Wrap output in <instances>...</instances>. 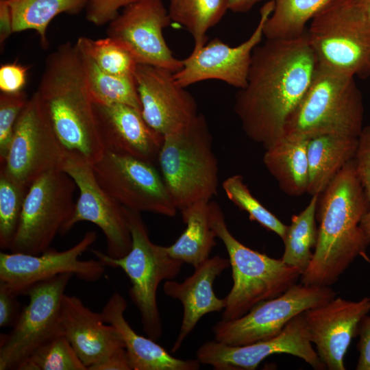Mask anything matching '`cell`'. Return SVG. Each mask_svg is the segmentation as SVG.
Listing matches in <instances>:
<instances>
[{
	"label": "cell",
	"instance_id": "6da1fadb",
	"mask_svg": "<svg viewBox=\"0 0 370 370\" xmlns=\"http://www.w3.org/2000/svg\"><path fill=\"white\" fill-rule=\"evenodd\" d=\"M317 67L306 32L259 44L252 53L247 84L238 89L234 106L247 136L264 149L281 138Z\"/></svg>",
	"mask_w": 370,
	"mask_h": 370
},
{
	"label": "cell",
	"instance_id": "7a4b0ae2",
	"mask_svg": "<svg viewBox=\"0 0 370 370\" xmlns=\"http://www.w3.org/2000/svg\"><path fill=\"white\" fill-rule=\"evenodd\" d=\"M369 207L352 159L319 196L317 241L301 284L330 286L358 256H365L370 241L360 224Z\"/></svg>",
	"mask_w": 370,
	"mask_h": 370
},
{
	"label": "cell",
	"instance_id": "3957f363",
	"mask_svg": "<svg viewBox=\"0 0 370 370\" xmlns=\"http://www.w3.org/2000/svg\"><path fill=\"white\" fill-rule=\"evenodd\" d=\"M66 155L93 164L102 156L94 104L76 43L59 45L46 58L36 91Z\"/></svg>",
	"mask_w": 370,
	"mask_h": 370
},
{
	"label": "cell",
	"instance_id": "277c9868",
	"mask_svg": "<svg viewBox=\"0 0 370 370\" xmlns=\"http://www.w3.org/2000/svg\"><path fill=\"white\" fill-rule=\"evenodd\" d=\"M363 121V98L355 77L318 64L308 90L285 123L283 136L359 138Z\"/></svg>",
	"mask_w": 370,
	"mask_h": 370
},
{
	"label": "cell",
	"instance_id": "5b68a950",
	"mask_svg": "<svg viewBox=\"0 0 370 370\" xmlns=\"http://www.w3.org/2000/svg\"><path fill=\"white\" fill-rule=\"evenodd\" d=\"M210 208L211 225L227 250L233 280L224 297L221 320L240 318L258 304L282 295L296 284L301 275L298 269L241 243L229 230L220 206L210 201Z\"/></svg>",
	"mask_w": 370,
	"mask_h": 370
},
{
	"label": "cell",
	"instance_id": "8992f818",
	"mask_svg": "<svg viewBox=\"0 0 370 370\" xmlns=\"http://www.w3.org/2000/svg\"><path fill=\"white\" fill-rule=\"evenodd\" d=\"M158 162L161 175L177 209L210 201L218 191L219 163L204 114L183 130L163 136Z\"/></svg>",
	"mask_w": 370,
	"mask_h": 370
},
{
	"label": "cell",
	"instance_id": "52a82bcc",
	"mask_svg": "<svg viewBox=\"0 0 370 370\" xmlns=\"http://www.w3.org/2000/svg\"><path fill=\"white\" fill-rule=\"evenodd\" d=\"M124 209L132 239L130 251L119 258L97 249L91 252L106 267L119 268L127 275L132 285L129 294L139 312L143 330L156 341L162 334L157 301L158 286L162 281L175 278L184 263L171 257L165 246L151 242L140 212Z\"/></svg>",
	"mask_w": 370,
	"mask_h": 370
},
{
	"label": "cell",
	"instance_id": "ba28073f",
	"mask_svg": "<svg viewBox=\"0 0 370 370\" xmlns=\"http://www.w3.org/2000/svg\"><path fill=\"white\" fill-rule=\"evenodd\" d=\"M318 64L365 79L370 77V21L357 0H334L306 29Z\"/></svg>",
	"mask_w": 370,
	"mask_h": 370
},
{
	"label": "cell",
	"instance_id": "9c48e42d",
	"mask_svg": "<svg viewBox=\"0 0 370 370\" xmlns=\"http://www.w3.org/2000/svg\"><path fill=\"white\" fill-rule=\"evenodd\" d=\"M76 187L62 169L49 171L36 180L26 194L10 251L38 255L49 249L58 234L64 235L73 214Z\"/></svg>",
	"mask_w": 370,
	"mask_h": 370
},
{
	"label": "cell",
	"instance_id": "30bf717a",
	"mask_svg": "<svg viewBox=\"0 0 370 370\" xmlns=\"http://www.w3.org/2000/svg\"><path fill=\"white\" fill-rule=\"evenodd\" d=\"M73 275L64 273L39 282L27 293V304L0 339V370L17 369L38 348L64 334L62 304Z\"/></svg>",
	"mask_w": 370,
	"mask_h": 370
},
{
	"label": "cell",
	"instance_id": "8fae6325",
	"mask_svg": "<svg viewBox=\"0 0 370 370\" xmlns=\"http://www.w3.org/2000/svg\"><path fill=\"white\" fill-rule=\"evenodd\" d=\"M66 156L35 92L18 118L0 172L29 188L45 173L62 169Z\"/></svg>",
	"mask_w": 370,
	"mask_h": 370
},
{
	"label": "cell",
	"instance_id": "7c38bea8",
	"mask_svg": "<svg viewBox=\"0 0 370 370\" xmlns=\"http://www.w3.org/2000/svg\"><path fill=\"white\" fill-rule=\"evenodd\" d=\"M336 297L330 286L295 284L282 295L262 301L240 318L218 321L214 340L241 346L278 335L295 316L328 302Z\"/></svg>",
	"mask_w": 370,
	"mask_h": 370
},
{
	"label": "cell",
	"instance_id": "4fadbf2b",
	"mask_svg": "<svg viewBox=\"0 0 370 370\" xmlns=\"http://www.w3.org/2000/svg\"><path fill=\"white\" fill-rule=\"evenodd\" d=\"M92 166L100 185L122 206L140 213L176 215L177 209L152 163L104 151Z\"/></svg>",
	"mask_w": 370,
	"mask_h": 370
},
{
	"label": "cell",
	"instance_id": "5bb4252c",
	"mask_svg": "<svg viewBox=\"0 0 370 370\" xmlns=\"http://www.w3.org/2000/svg\"><path fill=\"white\" fill-rule=\"evenodd\" d=\"M95 231H88L75 245L64 251L48 249L38 255L0 253V286L19 296L26 295L36 284L64 273L86 282L101 279L106 266L97 260H82L79 256L96 241Z\"/></svg>",
	"mask_w": 370,
	"mask_h": 370
},
{
	"label": "cell",
	"instance_id": "9a60e30c",
	"mask_svg": "<svg viewBox=\"0 0 370 370\" xmlns=\"http://www.w3.org/2000/svg\"><path fill=\"white\" fill-rule=\"evenodd\" d=\"M62 170L72 177L79 192L64 234L78 222H90L103 232L108 256L115 258L125 256L131 249L132 239L124 207L100 185L90 163L66 155Z\"/></svg>",
	"mask_w": 370,
	"mask_h": 370
},
{
	"label": "cell",
	"instance_id": "2e32d148",
	"mask_svg": "<svg viewBox=\"0 0 370 370\" xmlns=\"http://www.w3.org/2000/svg\"><path fill=\"white\" fill-rule=\"evenodd\" d=\"M162 0H141L124 8L108 25L107 35L126 49L138 64H149L173 73L183 66L163 36L171 23Z\"/></svg>",
	"mask_w": 370,
	"mask_h": 370
},
{
	"label": "cell",
	"instance_id": "e0dca14e",
	"mask_svg": "<svg viewBox=\"0 0 370 370\" xmlns=\"http://www.w3.org/2000/svg\"><path fill=\"white\" fill-rule=\"evenodd\" d=\"M275 354L297 356L314 369H326L312 347L303 312L293 318L273 338L241 346L208 341L199 346L196 356L201 364L210 365L216 370H254Z\"/></svg>",
	"mask_w": 370,
	"mask_h": 370
},
{
	"label": "cell",
	"instance_id": "ac0fdd59",
	"mask_svg": "<svg viewBox=\"0 0 370 370\" xmlns=\"http://www.w3.org/2000/svg\"><path fill=\"white\" fill-rule=\"evenodd\" d=\"M273 8V0L262 7L256 27L239 45L232 47L215 38L193 50L182 60V68L173 73L177 84L186 88L199 82L218 79L238 89L243 88L247 84L253 51L261 42L264 23Z\"/></svg>",
	"mask_w": 370,
	"mask_h": 370
},
{
	"label": "cell",
	"instance_id": "d6986e66",
	"mask_svg": "<svg viewBox=\"0 0 370 370\" xmlns=\"http://www.w3.org/2000/svg\"><path fill=\"white\" fill-rule=\"evenodd\" d=\"M173 73L143 64H138L134 73L142 116L163 136L183 130L199 114L195 98L177 84Z\"/></svg>",
	"mask_w": 370,
	"mask_h": 370
},
{
	"label": "cell",
	"instance_id": "ffe728a7",
	"mask_svg": "<svg viewBox=\"0 0 370 370\" xmlns=\"http://www.w3.org/2000/svg\"><path fill=\"white\" fill-rule=\"evenodd\" d=\"M370 311V297L359 301L334 297L303 312L312 343L329 370H345L344 358L358 336L361 319Z\"/></svg>",
	"mask_w": 370,
	"mask_h": 370
},
{
	"label": "cell",
	"instance_id": "44dd1931",
	"mask_svg": "<svg viewBox=\"0 0 370 370\" xmlns=\"http://www.w3.org/2000/svg\"><path fill=\"white\" fill-rule=\"evenodd\" d=\"M93 104L97 132L104 151L152 164L158 161L163 136L148 125L140 110L120 103Z\"/></svg>",
	"mask_w": 370,
	"mask_h": 370
},
{
	"label": "cell",
	"instance_id": "7402d4cb",
	"mask_svg": "<svg viewBox=\"0 0 370 370\" xmlns=\"http://www.w3.org/2000/svg\"><path fill=\"white\" fill-rule=\"evenodd\" d=\"M62 323L64 335L88 370L125 347L116 329L103 321L101 312L86 306L77 296L64 294Z\"/></svg>",
	"mask_w": 370,
	"mask_h": 370
},
{
	"label": "cell",
	"instance_id": "603a6c76",
	"mask_svg": "<svg viewBox=\"0 0 370 370\" xmlns=\"http://www.w3.org/2000/svg\"><path fill=\"white\" fill-rule=\"evenodd\" d=\"M229 267L228 258L214 256L195 268L193 273L183 282L173 280L164 282L165 295L178 299L183 308L182 324L171 348L172 352L175 353L180 349L203 316L223 310L225 299L217 297L213 285L216 278Z\"/></svg>",
	"mask_w": 370,
	"mask_h": 370
},
{
	"label": "cell",
	"instance_id": "cb8c5ba5",
	"mask_svg": "<svg viewBox=\"0 0 370 370\" xmlns=\"http://www.w3.org/2000/svg\"><path fill=\"white\" fill-rule=\"evenodd\" d=\"M126 299L114 292L103 306V321L112 325L121 334L127 352L132 370H197L196 359L182 360L171 355L156 341L137 334L125 317Z\"/></svg>",
	"mask_w": 370,
	"mask_h": 370
},
{
	"label": "cell",
	"instance_id": "d4e9b609",
	"mask_svg": "<svg viewBox=\"0 0 370 370\" xmlns=\"http://www.w3.org/2000/svg\"><path fill=\"white\" fill-rule=\"evenodd\" d=\"M308 140L305 138L283 136L265 149L262 158L265 167L280 189L289 196L298 197L307 193Z\"/></svg>",
	"mask_w": 370,
	"mask_h": 370
},
{
	"label": "cell",
	"instance_id": "484cf974",
	"mask_svg": "<svg viewBox=\"0 0 370 370\" xmlns=\"http://www.w3.org/2000/svg\"><path fill=\"white\" fill-rule=\"evenodd\" d=\"M358 143L359 138L334 134L310 139L307 193L312 196L321 194L343 167L354 158Z\"/></svg>",
	"mask_w": 370,
	"mask_h": 370
},
{
	"label": "cell",
	"instance_id": "4316f807",
	"mask_svg": "<svg viewBox=\"0 0 370 370\" xmlns=\"http://www.w3.org/2000/svg\"><path fill=\"white\" fill-rule=\"evenodd\" d=\"M210 201H199L181 210L186 227L174 243L165 246L171 257L192 265L194 269L210 258L216 245L217 236L211 225Z\"/></svg>",
	"mask_w": 370,
	"mask_h": 370
},
{
	"label": "cell",
	"instance_id": "83f0119b",
	"mask_svg": "<svg viewBox=\"0 0 370 370\" xmlns=\"http://www.w3.org/2000/svg\"><path fill=\"white\" fill-rule=\"evenodd\" d=\"M88 0H8L12 16L13 32L34 30L40 45L47 49V28L60 14L75 15L86 9Z\"/></svg>",
	"mask_w": 370,
	"mask_h": 370
},
{
	"label": "cell",
	"instance_id": "f1b7e54d",
	"mask_svg": "<svg viewBox=\"0 0 370 370\" xmlns=\"http://www.w3.org/2000/svg\"><path fill=\"white\" fill-rule=\"evenodd\" d=\"M334 0H273L272 13L264 25L267 39H293L304 34L306 23Z\"/></svg>",
	"mask_w": 370,
	"mask_h": 370
},
{
	"label": "cell",
	"instance_id": "f546056e",
	"mask_svg": "<svg viewBox=\"0 0 370 370\" xmlns=\"http://www.w3.org/2000/svg\"><path fill=\"white\" fill-rule=\"evenodd\" d=\"M229 10L228 0H169L171 21L185 27L194 40L193 50L207 42V32L217 25Z\"/></svg>",
	"mask_w": 370,
	"mask_h": 370
},
{
	"label": "cell",
	"instance_id": "4dcf8cb0",
	"mask_svg": "<svg viewBox=\"0 0 370 370\" xmlns=\"http://www.w3.org/2000/svg\"><path fill=\"white\" fill-rule=\"evenodd\" d=\"M319 195H314L307 206L298 214L293 215L291 225L282 240L284 245L282 260L288 265L298 269L301 274L308 267L315 248L318 227L316 212Z\"/></svg>",
	"mask_w": 370,
	"mask_h": 370
},
{
	"label": "cell",
	"instance_id": "1f68e13d",
	"mask_svg": "<svg viewBox=\"0 0 370 370\" xmlns=\"http://www.w3.org/2000/svg\"><path fill=\"white\" fill-rule=\"evenodd\" d=\"M80 52L89 92L94 103L125 104L141 111L134 76H119L108 73L102 71L90 57L82 51Z\"/></svg>",
	"mask_w": 370,
	"mask_h": 370
},
{
	"label": "cell",
	"instance_id": "d6a6232c",
	"mask_svg": "<svg viewBox=\"0 0 370 370\" xmlns=\"http://www.w3.org/2000/svg\"><path fill=\"white\" fill-rule=\"evenodd\" d=\"M77 47L90 57L103 71L119 76H134L138 64L134 57L112 38L79 37Z\"/></svg>",
	"mask_w": 370,
	"mask_h": 370
},
{
	"label": "cell",
	"instance_id": "836d02e7",
	"mask_svg": "<svg viewBox=\"0 0 370 370\" xmlns=\"http://www.w3.org/2000/svg\"><path fill=\"white\" fill-rule=\"evenodd\" d=\"M222 187L227 198L239 209L246 212L251 221L257 222L284 239L288 225L253 196L241 175L228 177L223 181Z\"/></svg>",
	"mask_w": 370,
	"mask_h": 370
},
{
	"label": "cell",
	"instance_id": "e575fe53",
	"mask_svg": "<svg viewBox=\"0 0 370 370\" xmlns=\"http://www.w3.org/2000/svg\"><path fill=\"white\" fill-rule=\"evenodd\" d=\"M18 370H88L64 334L34 352Z\"/></svg>",
	"mask_w": 370,
	"mask_h": 370
},
{
	"label": "cell",
	"instance_id": "d590c367",
	"mask_svg": "<svg viewBox=\"0 0 370 370\" xmlns=\"http://www.w3.org/2000/svg\"><path fill=\"white\" fill-rule=\"evenodd\" d=\"M28 188L0 172V247L2 249L11 248Z\"/></svg>",
	"mask_w": 370,
	"mask_h": 370
},
{
	"label": "cell",
	"instance_id": "8d00e7d4",
	"mask_svg": "<svg viewBox=\"0 0 370 370\" xmlns=\"http://www.w3.org/2000/svg\"><path fill=\"white\" fill-rule=\"evenodd\" d=\"M29 99L23 90L16 93L0 95V162L7 156L14 127Z\"/></svg>",
	"mask_w": 370,
	"mask_h": 370
},
{
	"label": "cell",
	"instance_id": "74e56055",
	"mask_svg": "<svg viewBox=\"0 0 370 370\" xmlns=\"http://www.w3.org/2000/svg\"><path fill=\"white\" fill-rule=\"evenodd\" d=\"M354 160L357 175L370 203V125L362 129ZM360 225L370 241V207Z\"/></svg>",
	"mask_w": 370,
	"mask_h": 370
},
{
	"label": "cell",
	"instance_id": "f35d334b",
	"mask_svg": "<svg viewBox=\"0 0 370 370\" xmlns=\"http://www.w3.org/2000/svg\"><path fill=\"white\" fill-rule=\"evenodd\" d=\"M141 0H88L86 20L96 26L110 23L118 15L119 10Z\"/></svg>",
	"mask_w": 370,
	"mask_h": 370
},
{
	"label": "cell",
	"instance_id": "ab89813d",
	"mask_svg": "<svg viewBox=\"0 0 370 370\" xmlns=\"http://www.w3.org/2000/svg\"><path fill=\"white\" fill-rule=\"evenodd\" d=\"M28 67L16 62L0 66V90L3 93H16L23 90L27 83Z\"/></svg>",
	"mask_w": 370,
	"mask_h": 370
},
{
	"label": "cell",
	"instance_id": "60d3db41",
	"mask_svg": "<svg viewBox=\"0 0 370 370\" xmlns=\"http://www.w3.org/2000/svg\"><path fill=\"white\" fill-rule=\"evenodd\" d=\"M18 295L0 286V327L12 326L16 322L21 312Z\"/></svg>",
	"mask_w": 370,
	"mask_h": 370
},
{
	"label": "cell",
	"instance_id": "b9f144b4",
	"mask_svg": "<svg viewBox=\"0 0 370 370\" xmlns=\"http://www.w3.org/2000/svg\"><path fill=\"white\" fill-rule=\"evenodd\" d=\"M359 340L357 349L359 357L357 370H370V316L365 315L360 321L358 330Z\"/></svg>",
	"mask_w": 370,
	"mask_h": 370
},
{
	"label": "cell",
	"instance_id": "7bdbcfd3",
	"mask_svg": "<svg viewBox=\"0 0 370 370\" xmlns=\"http://www.w3.org/2000/svg\"><path fill=\"white\" fill-rule=\"evenodd\" d=\"M90 370H132L127 352L125 347L111 354L101 363Z\"/></svg>",
	"mask_w": 370,
	"mask_h": 370
},
{
	"label": "cell",
	"instance_id": "ee69618b",
	"mask_svg": "<svg viewBox=\"0 0 370 370\" xmlns=\"http://www.w3.org/2000/svg\"><path fill=\"white\" fill-rule=\"evenodd\" d=\"M14 33L12 16L10 6L5 0H0V45L3 47L5 40Z\"/></svg>",
	"mask_w": 370,
	"mask_h": 370
},
{
	"label": "cell",
	"instance_id": "f6af8a7d",
	"mask_svg": "<svg viewBox=\"0 0 370 370\" xmlns=\"http://www.w3.org/2000/svg\"><path fill=\"white\" fill-rule=\"evenodd\" d=\"M229 10L234 12L243 13L250 10L261 0H228Z\"/></svg>",
	"mask_w": 370,
	"mask_h": 370
},
{
	"label": "cell",
	"instance_id": "bcb514c9",
	"mask_svg": "<svg viewBox=\"0 0 370 370\" xmlns=\"http://www.w3.org/2000/svg\"><path fill=\"white\" fill-rule=\"evenodd\" d=\"M364 13L370 21V0H357Z\"/></svg>",
	"mask_w": 370,
	"mask_h": 370
},
{
	"label": "cell",
	"instance_id": "7dc6e473",
	"mask_svg": "<svg viewBox=\"0 0 370 370\" xmlns=\"http://www.w3.org/2000/svg\"><path fill=\"white\" fill-rule=\"evenodd\" d=\"M5 1H8V0H5Z\"/></svg>",
	"mask_w": 370,
	"mask_h": 370
}]
</instances>
